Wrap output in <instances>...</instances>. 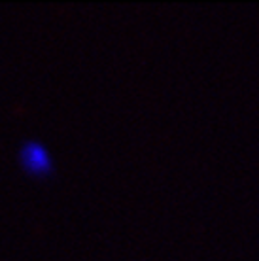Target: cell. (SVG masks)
Wrapping results in <instances>:
<instances>
[{
    "label": "cell",
    "instance_id": "obj_1",
    "mask_svg": "<svg viewBox=\"0 0 259 261\" xmlns=\"http://www.w3.org/2000/svg\"><path fill=\"white\" fill-rule=\"evenodd\" d=\"M19 165L27 174L36 178H45L53 172V159L44 144L31 140L25 142L19 150Z\"/></svg>",
    "mask_w": 259,
    "mask_h": 261
}]
</instances>
